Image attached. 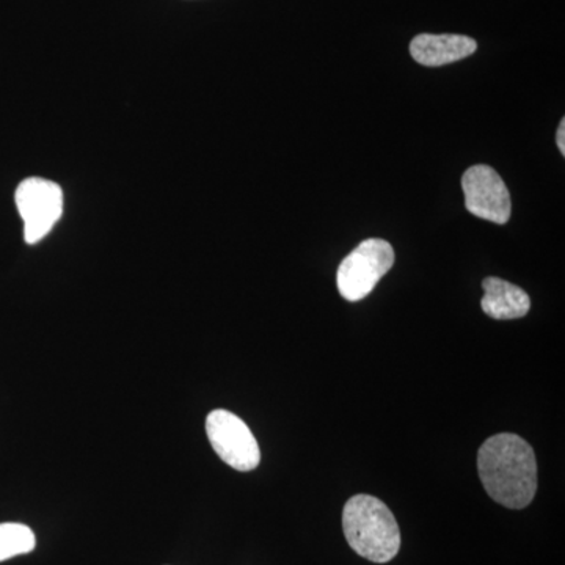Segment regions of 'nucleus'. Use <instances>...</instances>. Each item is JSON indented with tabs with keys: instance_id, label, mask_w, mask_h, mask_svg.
I'll use <instances>...</instances> for the list:
<instances>
[{
	"instance_id": "423d86ee",
	"label": "nucleus",
	"mask_w": 565,
	"mask_h": 565,
	"mask_svg": "<svg viewBox=\"0 0 565 565\" xmlns=\"http://www.w3.org/2000/svg\"><path fill=\"white\" fill-rule=\"evenodd\" d=\"M465 206L484 221L504 225L511 218V193L492 167L475 166L462 177Z\"/></svg>"
},
{
	"instance_id": "20e7f679",
	"label": "nucleus",
	"mask_w": 565,
	"mask_h": 565,
	"mask_svg": "<svg viewBox=\"0 0 565 565\" xmlns=\"http://www.w3.org/2000/svg\"><path fill=\"white\" fill-rule=\"evenodd\" d=\"M212 449L223 462L237 471H252L262 462V451L250 427L232 412L212 411L206 418Z\"/></svg>"
},
{
	"instance_id": "f257e3e1",
	"label": "nucleus",
	"mask_w": 565,
	"mask_h": 565,
	"mask_svg": "<svg viewBox=\"0 0 565 565\" xmlns=\"http://www.w3.org/2000/svg\"><path fill=\"white\" fill-rule=\"evenodd\" d=\"M482 486L498 504L525 509L537 492V462L534 449L515 434H498L478 452Z\"/></svg>"
},
{
	"instance_id": "f03ea898",
	"label": "nucleus",
	"mask_w": 565,
	"mask_h": 565,
	"mask_svg": "<svg viewBox=\"0 0 565 565\" xmlns=\"http://www.w3.org/2000/svg\"><path fill=\"white\" fill-rule=\"evenodd\" d=\"M343 530L356 555L375 564L396 557L401 531L388 505L371 494H355L344 505Z\"/></svg>"
},
{
	"instance_id": "6e6552de",
	"label": "nucleus",
	"mask_w": 565,
	"mask_h": 565,
	"mask_svg": "<svg viewBox=\"0 0 565 565\" xmlns=\"http://www.w3.org/2000/svg\"><path fill=\"white\" fill-rule=\"evenodd\" d=\"M484 297L481 300L482 311L498 321L525 318L531 308L530 296L519 286L489 277L482 281Z\"/></svg>"
},
{
	"instance_id": "7ed1b4c3",
	"label": "nucleus",
	"mask_w": 565,
	"mask_h": 565,
	"mask_svg": "<svg viewBox=\"0 0 565 565\" xmlns=\"http://www.w3.org/2000/svg\"><path fill=\"white\" fill-rule=\"evenodd\" d=\"M394 264L392 244L384 239H366L345 256L338 269L337 285L343 299L359 302L374 291L375 285Z\"/></svg>"
},
{
	"instance_id": "0eeeda50",
	"label": "nucleus",
	"mask_w": 565,
	"mask_h": 565,
	"mask_svg": "<svg viewBox=\"0 0 565 565\" xmlns=\"http://www.w3.org/2000/svg\"><path fill=\"white\" fill-rule=\"evenodd\" d=\"M478 50V44L470 36L433 35V33H422L415 36L411 43V54L419 65L424 66H444L449 63L463 61V58L473 55Z\"/></svg>"
},
{
	"instance_id": "9d476101",
	"label": "nucleus",
	"mask_w": 565,
	"mask_h": 565,
	"mask_svg": "<svg viewBox=\"0 0 565 565\" xmlns=\"http://www.w3.org/2000/svg\"><path fill=\"white\" fill-rule=\"evenodd\" d=\"M556 141L561 154L565 156V120L561 121L559 129H557Z\"/></svg>"
},
{
	"instance_id": "1a4fd4ad",
	"label": "nucleus",
	"mask_w": 565,
	"mask_h": 565,
	"mask_svg": "<svg viewBox=\"0 0 565 565\" xmlns=\"http://www.w3.org/2000/svg\"><path fill=\"white\" fill-rule=\"evenodd\" d=\"M36 537L31 527L21 523H0V563L33 552Z\"/></svg>"
},
{
	"instance_id": "39448f33",
	"label": "nucleus",
	"mask_w": 565,
	"mask_h": 565,
	"mask_svg": "<svg viewBox=\"0 0 565 565\" xmlns=\"http://www.w3.org/2000/svg\"><path fill=\"white\" fill-rule=\"evenodd\" d=\"M17 206L24 221V239L36 244L62 217L63 192L55 182L29 178L17 189Z\"/></svg>"
}]
</instances>
